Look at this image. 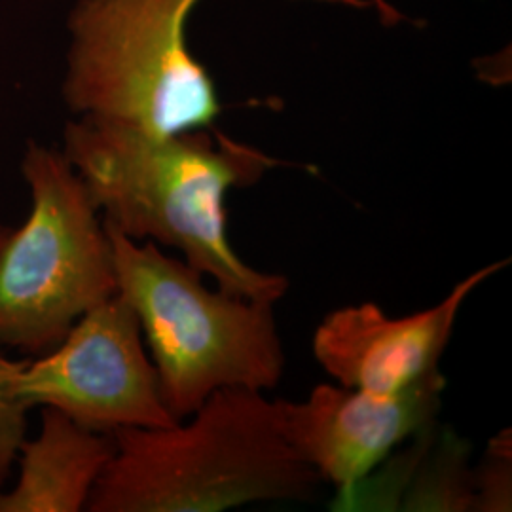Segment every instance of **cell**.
Listing matches in <instances>:
<instances>
[{
	"label": "cell",
	"mask_w": 512,
	"mask_h": 512,
	"mask_svg": "<svg viewBox=\"0 0 512 512\" xmlns=\"http://www.w3.org/2000/svg\"><path fill=\"white\" fill-rule=\"evenodd\" d=\"M202 0H76L61 93L71 112L154 135L215 126L219 92L188 44ZM368 8L365 0H323Z\"/></svg>",
	"instance_id": "cell-4"
},
{
	"label": "cell",
	"mask_w": 512,
	"mask_h": 512,
	"mask_svg": "<svg viewBox=\"0 0 512 512\" xmlns=\"http://www.w3.org/2000/svg\"><path fill=\"white\" fill-rule=\"evenodd\" d=\"M446 378L437 370L399 393L321 384L300 403L279 399L281 427L298 456L349 505L355 488L389 454L435 423Z\"/></svg>",
	"instance_id": "cell-7"
},
{
	"label": "cell",
	"mask_w": 512,
	"mask_h": 512,
	"mask_svg": "<svg viewBox=\"0 0 512 512\" xmlns=\"http://www.w3.org/2000/svg\"><path fill=\"white\" fill-rule=\"evenodd\" d=\"M509 262L497 260L478 268L439 304L412 315L389 317L374 302L330 311L313 334V355L344 387L374 393L408 389L439 370L463 304Z\"/></svg>",
	"instance_id": "cell-8"
},
{
	"label": "cell",
	"mask_w": 512,
	"mask_h": 512,
	"mask_svg": "<svg viewBox=\"0 0 512 512\" xmlns=\"http://www.w3.org/2000/svg\"><path fill=\"white\" fill-rule=\"evenodd\" d=\"M16 391L29 408H55L105 435L179 423L162 401L139 321L118 293L86 311L57 348L27 359Z\"/></svg>",
	"instance_id": "cell-6"
},
{
	"label": "cell",
	"mask_w": 512,
	"mask_h": 512,
	"mask_svg": "<svg viewBox=\"0 0 512 512\" xmlns=\"http://www.w3.org/2000/svg\"><path fill=\"white\" fill-rule=\"evenodd\" d=\"M27 359L14 361L0 353V488L18 459L19 446L25 440L27 412L31 410L18 397L16 384Z\"/></svg>",
	"instance_id": "cell-11"
},
{
	"label": "cell",
	"mask_w": 512,
	"mask_h": 512,
	"mask_svg": "<svg viewBox=\"0 0 512 512\" xmlns=\"http://www.w3.org/2000/svg\"><path fill=\"white\" fill-rule=\"evenodd\" d=\"M61 152L126 238L181 251L224 293L275 304L289 291L285 275L249 266L226 238V194L279 165L266 152L215 126L154 135L84 116L67 124Z\"/></svg>",
	"instance_id": "cell-1"
},
{
	"label": "cell",
	"mask_w": 512,
	"mask_h": 512,
	"mask_svg": "<svg viewBox=\"0 0 512 512\" xmlns=\"http://www.w3.org/2000/svg\"><path fill=\"white\" fill-rule=\"evenodd\" d=\"M112 452L110 435L42 406L37 439L21 442L18 484L0 492V512L84 511Z\"/></svg>",
	"instance_id": "cell-9"
},
{
	"label": "cell",
	"mask_w": 512,
	"mask_h": 512,
	"mask_svg": "<svg viewBox=\"0 0 512 512\" xmlns=\"http://www.w3.org/2000/svg\"><path fill=\"white\" fill-rule=\"evenodd\" d=\"M488 452L475 473L476 512L511 511V431H501Z\"/></svg>",
	"instance_id": "cell-12"
},
{
	"label": "cell",
	"mask_w": 512,
	"mask_h": 512,
	"mask_svg": "<svg viewBox=\"0 0 512 512\" xmlns=\"http://www.w3.org/2000/svg\"><path fill=\"white\" fill-rule=\"evenodd\" d=\"M365 2L372 10H376L378 18H380V21H382L384 25L393 27V25L401 23L404 19L403 14H401L389 0H365Z\"/></svg>",
	"instance_id": "cell-13"
},
{
	"label": "cell",
	"mask_w": 512,
	"mask_h": 512,
	"mask_svg": "<svg viewBox=\"0 0 512 512\" xmlns=\"http://www.w3.org/2000/svg\"><path fill=\"white\" fill-rule=\"evenodd\" d=\"M105 228L116 293L139 321L162 401L175 420L190 418L219 389L279 385L285 351L275 304L211 291L188 262L165 255L152 241Z\"/></svg>",
	"instance_id": "cell-3"
},
{
	"label": "cell",
	"mask_w": 512,
	"mask_h": 512,
	"mask_svg": "<svg viewBox=\"0 0 512 512\" xmlns=\"http://www.w3.org/2000/svg\"><path fill=\"white\" fill-rule=\"evenodd\" d=\"M114 452L88 512H222L310 501L321 478L291 446L264 391H215L183 425L110 433Z\"/></svg>",
	"instance_id": "cell-2"
},
{
	"label": "cell",
	"mask_w": 512,
	"mask_h": 512,
	"mask_svg": "<svg viewBox=\"0 0 512 512\" xmlns=\"http://www.w3.org/2000/svg\"><path fill=\"white\" fill-rule=\"evenodd\" d=\"M21 173L29 215L0 224V349L40 357L116 294V274L103 217L65 154L29 141Z\"/></svg>",
	"instance_id": "cell-5"
},
{
	"label": "cell",
	"mask_w": 512,
	"mask_h": 512,
	"mask_svg": "<svg viewBox=\"0 0 512 512\" xmlns=\"http://www.w3.org/2000/svg\"><path fill=\"white\" fill-rule=\"evenodd\" d=\"M435 423L414 435L416 442L376 478L372 490L378 509L395 505L397 492L401 511H476L475 473L467 467L469 446L454 433L433 431ZM395 509V507H393Z\"/></svg>",
	"instance_id": "cell-10"
}]
</instances>
